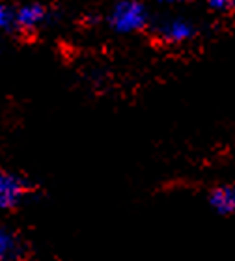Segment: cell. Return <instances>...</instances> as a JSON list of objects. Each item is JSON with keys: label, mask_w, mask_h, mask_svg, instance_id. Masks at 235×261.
<instances>
[{"label": "cell", "mask_w": 235, "mask_h": 261, "mask_svg": "<svg viewBox=\"0 0 235 261\" xmlns=\"http://www.w3.org/2000/svg\"><path fill=\"white\" fill-rule=\"evenodd\" d=\"M30 198V187L24 177L0 170V211H15Z\"/></svg>", "instance_id": "obj_1"}, {"label": "cell", "mask_w": 235, "mask_h": 261, "mask_svg": "<svg viewBox=\"0 0 235 261\" xmlns=\"http://www.w3.org/2000/svg\"><path fill=\"white\" fill-rule=\"evenodd\" d=\"M146 8L137 0H123L114 6L110 13V24L118 32H137L146 24Z\"/></svg>", "instance_id": "obj_2"}, {"label": "cell", "mask_w": 235, "mask_h": 261, "mask_svg": "<svg viewBox=\"0 0 235 261\" xmlns=\"http://www.w3.org/2000/svg\"><path fill=\"white\" fill-rule=\"evenodd\" d=\"M207 201L220 217H230L235 211V189L231 185H219L209 192Z\"/></svg>", "instance_id": "obj_3"}, {"label": "cell", "mask_w": 235, "mask_h": 261, "mask_svg": "<svg viewBox=\"0 0 235 261\" xmlns=\"http://www.w3.org/2000/svg\"><path fill=\"white\" fill-rule=\"evenodd\" d=\"M159 32L168 43H183L192 36V27L187 21L172 19V21L164 22L163 27L159 28Z\"/></svg>", "instance_id": "obj_4"}, {"label": "cell", "mask_w": 235, "mask_h": 261, "mask_svg": "<svg viewBox=\"0 0 235 261\" xmlns=\"http://www.w3.org/2000/svg\"><path fill=\"white\" fill-rule=\"evenodd\" d=\"M45 19V8L39 4H27L22 6L21 10L15 13V21L17 24L24 30H30V28H36L39 22H43Z\"/></svg>", "instance_id": "obj_5"}, {"label": "cell", "mask_w": 235, "mask_h": 261, "mask_svg": "<svg viewBox=\"0 0 235 261\" xmlns=\"http://www.w3.org/2000/svg\"><path fill=\"white\" fill-rule=\"evenodd\" d=\"M21 252V239L8 228H0V261H15Z\"/></svg>", "instance_id": "obj_6"}, {"label": "cell", "mask_w": 235, "mask_h": 261, "mask_svg": "<svg viewBox=\"0 0 235 261\" xmlns=\"http://www.w3.org/2000/svg\"><path fill=\"white\" fill-rule=\"evenodd\" d=\"M10 22H11V11L6 6L0 4V30H4Z\"/></svg>", "instance_id": "obj_7"}, {"label": "cell", "mask_w": 235, "mask_h": 261, "mask_svg": "<svg viewBox=\"0 0 235 261\" xmlns=\"http://www.w3.org/2000/svg\"><path fill=\"white\" fill-rule=\"evenodd\" d=\"M231 4H233V0H209V6H211L213 10H219V11L230 10Z\"/></svg>", "instance_id": "obj_8"}, {"label": "cell", "mask_w": 235, "mask_h": 261, "mask_svg": "<svg viewBox=\"0 0 235 261\" xmlns=\"http://www.w3.org/2000/svg\"><path fill=\"white\" fill-rule=\"evenodd\" d=\"M159 2H163V4H175V2H179V0H159Z\"/></svg>", "instance_id": "obj_9"}]
</instances>
